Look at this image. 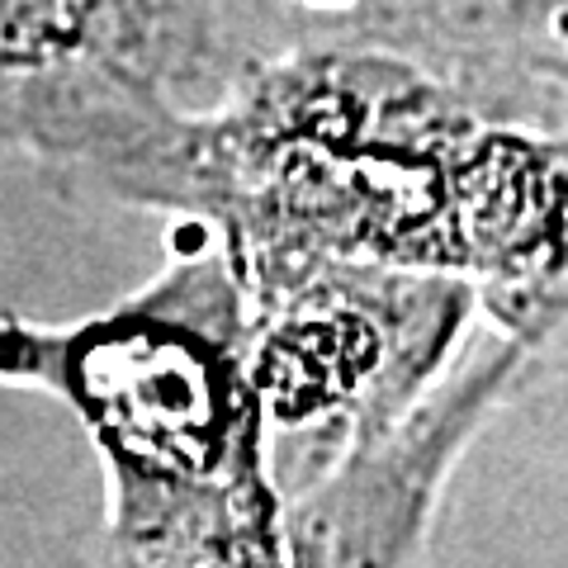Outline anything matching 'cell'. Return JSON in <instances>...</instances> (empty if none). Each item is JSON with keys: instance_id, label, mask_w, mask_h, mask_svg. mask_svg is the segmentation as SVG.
Segmentation results:
<instances>
[{"instance_id": "obj_1", "label": "cell", "mask_w": 568, "mask_h": 568, "mask_svg": "<svg viewBox=\"0 0 568 568\" xmlns=\"http://www.w3.org/2000/svg\"><path fill=\"white\" fill-rule=\"evenodd\" d=\"M564 138L503 123L384 52L242 67L85 194L200 223L237 261H369L469 284L540 351L564 332Z\"/></svg>"}, {"instance_id": "obj_2", "label": "cell", "mask_w": 568, "mask_h": 568, "mask_svg": "<svg viewBox=\"0 0 568 568\" xmlns=\"http://www.w3.org/2000/svg\"><path fill=\"white\" fill-rule=\"evenodd\" d=\"M246 384L261 426L375 446L446 375L478 323L450 275L369 261H237Z\"/></svg>"}, {"instance_id": "obj_3", "label": "cell", "mask_w": 568, "mask_h": 568, "mask_svg": "<svg viewBox=\"0 0 568 568\" xmlns=\"http://www.w3.org/2000/svg\"><path fill=\"white\" fill-rule=\"evenodd\" d=\"M166 119L100 81L71 0H0V162L24 156L81 190Z\"/></svg>"}]
</instances>
